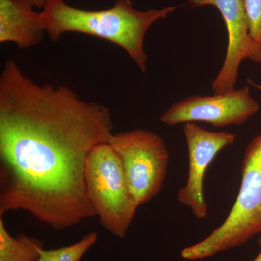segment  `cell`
I'll return each instance as SVG.
<instances>
[{
    "mask_svg": "<svg viewBox=\"0 0 261 261\" xmlns=\"http://www.w3.org/2000/svg\"><path fill=\"white\" fill-rule=\"evenodd\" d=\"M247 83L250 84V85L252 86V87H255V88L258 89V90L261 91V84L256 83V82H254V81L250 80V79H247Z\"/></svg>",
    "mask_w": 261,
    "mask_h": 261,
    "instance_id": "15",
    "label": "cell"
},
{
    "mask_svg": "<svg viewBox=\"0 0 261 261\" xmlns=\"http://www.w3.org/2000/svg\"><path fill=\"white\" fill-rule=\"evenodd\" d=\"M184 135L188 152L189 167L185 187L177 193V200L192 211L197 219H203L208 215V207L204 195L206 171L215 157L236 140L229 132H211L195 123L184 125Z\"/></svg>",
    "mask_w": 261,
    "mask_h": 261,
    "instance_id": "7",
    "label": "cell"
},
{
    "mask_svg": "<svg viewBox=\"0 0 261 261\" xmlns=\"http://www.w3.org/2000/svg\"><path fill=\"white\" fill-rule=\"evenodd\" d=\"M25 2L27 4L31 5L33 8H39L44 9V7L47 5L51 0H21Z\"/></svg>",
    "mask_w": 261,
    "mask_h": 261,
    "instance_id": "13",
    "label": "cell"
},
{
    "mask_svg": "<svg viewBox=\"0 0 261 261\" xmlns=\"http://www.w3.org/2000/svg\"><path fill=\"white\" fill-rule=\"evenodd\" d=\"M241 178L238 197L224 222L200 243L184 249L182 258H207L260 234L261 132L247 146L242 161Z\"/></svg>",
    "mask_w": 261,
    "mask_h": 261,
    "instance_id": "3",
    "label": "cell"
},
{
    "mask_svg": "<svg viewBox=\"0 0 261 261\" xmlns=\"http://www.w3.org/2000/svg\"><path fill=\"white\" fill-rule=\"evenodd\" d=\"M113 130L104 105L67 86L36 84L7 60L0 75V216L25 211L56 230L94 217L86 163Z\"/></svg>",
    "mask_w": 261,
    "mask_h": 261,
    "instance_id": "1",
    "label": "cell"
},
{
    "mask_svg": "<svg viewBox=\"0 0 261 261\" xmlns=\"http://www.w3.org/2000/svg\"><path fill=\"white\" fill-rule=\"evenodd\" d=\"M97 232L87 233L78 243L47 252L56 261H80L84 253L97 243Z\"/></svg>",
    "mask_w": 261,
    "mask_h": 261,
    "instance_id": "11",
    "label": "cell"
},
{
    "mask_svg": "<svg viewBox=\"0 0 261 261\" xmlns=\"http://www.w3.org/2000/svg\"><path fill=\"white\" fill-rule=\"evenodd\" d=\"M260 104L245 87L213 96H193L173 103L160 120L168 126L204 122L216 128L245 123L260 110Z\"/></svg>",
    "mask_w": 261,
    "mask_h": 261,
    "instance_id": "6",
    "label": "cell"
},
{
    "mask_svg": "<svg viewBox=\"0 0 261 261\" xmlns=\"http://www.w3.org/2000/svg\"><path fill=\"white\" fill-rule=\"evenodd\" d=\"M44 245L42 240L23 233L11 236L0 219V261H37Z\"/></svg>",
    "mask_w": 261,
    "mask_h": 261,
    "instance_id": "10",
    "label": "cell"
},
{
    "mask_svg": "<svg viewBox=\"0 0 261 261\" xmlns=\"http://www.w3.org/2000/svg\"><path fill=\"white\" fill-rule=\"evenodd\" d=\"M85 184L101 225L117 238H126L138 207L130 194L121 158L109 143L96 146L89 154Z\"/></svg>",
    "mask_w": 261,
    "mask_h": 261,
    "instance_id": "4",
    "label": "cell"
},
{
    "mask_svg": "<svg viewBox=\"0 0 261 261\" xmlns=\"http://www.w3.org/2000/svg\"><path fill=\"white\" fill-rule=\"evenodd\" d=\"M177 8L174 5L141 11L135 9L132 0H115L109 9L87 10L70 6L63 0H51L42 13L46 31L53 42L66 32L102 38L123 48L141 71L145 72L146 33L157 20L166 18Z\"/></svg>",
    "mask_w": 261,
    "mask_h": 261,
    "instance_id": "2",
    "label": "cell"
},
{
    "mask_svg": "<svg viewBox=\"0 0 261 261\" xmlns=\"http://www.w3.org/2000/svg\"><path fill=\"white\" fill-rule=\"evenodd\" d=\"M108 143L121 158L137 207L154 199L167 175L170 155L161 136L137 128L113 133Z\"/></svg>",
    "mask_w": 261,
    "mask_h": 261,
    "instance_id": "5",
    "label": "cell"
},
{
    "mask_svg": "<svg viewBox=\"0 0 261 261\" xmlns=\"http://www.w3.org/2000/svg\"><path fill=\"white\" fill-rule=\"evenodd\" d=\"M194 7L214 6L219 10L227 29L228 43L224 64L211 84L214 94L232 92L240 63L250 60L261 63V48L250 34L243 0H188Z\"/></svg>",
    "mask_w": 261,
    "mask_h": 261,
    "instance_id": "8",
    "label": "cell"
},
{
    "mask_svg": "<svg viewBox=\"0 0 261 261\" xmlns=\"http://www.w3.org/2000/svg\"><path fill=\"white\" fill-rule=\"evenodd\" d=\"M37 261H56L53 258V257L48 253L47 250H42L41 251L40 258Z\"/></svg>",
    "mask_w": 261,
    "mask_h": 261,
    "instance_id": "14",
    "label": "cell"
},
{
    "mask_svg": "<svg viewBox=\"0 0 261 261\" xmlns=\"http://www.w3.org/2000/svg\"><path fill=\"white\" fill-rule=\"evenodd\" d=\"M258 244L261 247V233L260 238L258 239ZM253 261H261V252H260V254H259L256 257V258Z\"/></svg>",
    "mask_w": 261,
    "mask_h": 261,
    "instance_id": "16",
    "label": "cell"
},
{
    "mask_svg": "<svg viewBox=\"0 0 261 261\" xmlns=\"http://www.w3.org/2000/svg\"><path fill=\"white\" fill-rule=\"evenodd\" d=\"M248 20L250 34L261 48V0H243Z\"/></svg>",
    "mask_w": 261,
    "mask_h": 261,
    "instance_id": "12",
    "label": "cell"
},
{
    "mask_svg": "<svg viewBox=\"0 0 261 261\" xmlns=\"http://www.w3.org/2000/svg\"><path fill=\"white\" fill-rule=\"evenodd\" d=\"M33 8L21 0H0V42L25 49L42 42L47 32L44 18Z\"/></svg>",
    "mask_w": 261,
    "mask_h": 261,
    "instance_id": "9",
    "label": "cell"
}]
</instances>
